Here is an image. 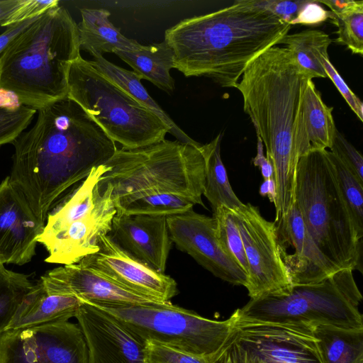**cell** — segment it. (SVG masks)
<instances>
[{
    "mask_svg": "<svg viewBox=\"0 0 363 363\" xmlns=\"http://www.w3.org/2000/svg\"><path fill=\"white\" fill-rule=\"evenodd\" d=\"M34 125L12 143L9 177L43 224L55 201L117 151L116 143L66 97L37 111Z\"/></svg>",
    "mask_w": 363,
    "mask_h": 363,
    "instance_id": "obj_1",
    "label": "cell"
},
{
    "mask_svg": "<svg viewBox=\"0 0 363 363\" xmlns=\"http://www.w3.org/2000/svg\"><path fill=\"white\" fill-rule=\"evenodd\" d=\"M291 26L252 0H240L180 21L165 30L164 41L174 52V68L185 77L235 88L247 65L277 45Z\"/></svg>",
    "mask_w": 363,
    "mask_h": 363,
    "instance_id": "obj_2",
    "label": "cell"
},
{
    "mask_svg": "<svg viewBox=\"0 0 363 363\" xmlns=\"http://www.w3.org/2000/svg\"><path fill=\"white\" fill-rule=\"evenodd\" d=\"M285 48L273 46L246 67L237 88L244 111L250 116L274 169L276 185L275 219L285 217L295 203L298 157L295 130L307 82Z\"/></svg>",
    "mask_w": 363,
    "mask_h": 363,
    "instance_id": "obj_3",
    "label": "cell"
},
{
    "mask_svg": "<svg viewBox=\"0 0 363 363\" xmlns=\"http://www.w3.org/2000/svg\"><path fill=\"white\" fill-rule=\"evenodd\" d=\"M80 55L77 24L62 6L41 15L0 58V89L38 111L67 97L68 74Z\"/></svg>",
    "mask_w": 363,
    "mask_h": 363,
    "instance_id": "obj_4",
    "label": "cell"
},
{
    "mask_svg": "<svg viewBox=\"0 0 363 363\" xmlns=\"http://www.w3.org/2000/svg\"><path fill=\"white\" fill-rule=\"evenodd\" d=\"M201 146L163 140L133 150L118 149L104 164L99 186H112V199L135 198L150 192L180 196L206 208L205 160Z\"/></svg>",
    "mask_w": 363,
    "mask_h": 363,
    "instance_id": "obj_5",
    "label": "cell"
},
{
    "mask_svg": "<svg viewBox=\"0 0 363 363\" xmlns=\"http://www.w3.org/2000/svg\"><path fill=\"white\" fill-rule=\"evenodd\" d=\"M294 197L304 225L323 255L340 269H359L362 240L328 150L311 151L298 158Z\"/></svg>",
    "mask_w": 363,
    "mask_h": 363,
    "instance_id": "obj_6",
    "label": "cell"
},
{
    "mask_svg": "<svg viewBox=\"0 0 363 363\" xmlns=\"http://www.w3.org/2000/svg\"><path fill=\"white\" fill-rule=\"evenodd\" d=\"M352 272L340 269L320 282L250 299L238 313L262 321L363 329L362 296Z\"/></svg>",
    "mask_w": 363,
    "mask_h": 363,
    "instance_id": "obj_7",
    "label": "cell"
},
{
    "mask_svg": "<svg viewBox=\"0 0 363 363\" xmlns=\"http://www.w3.org/2000/svg\"><path fill=\"white\" fill-rule=\"evenodd\" d=\"M67 98L115 143L133 150L159 143L169 128L79 55L70 67Z\"/></svg>",
    "mask_w": 363,
    "mask_h": 363,
    "instance_id": "obj_8",
    "label": "cell"
},
{
    "mask_svg": "<svg viewBox=\"0 0 363 363\" xmlns=\"http://www.w3.org/2000/svg\"><path fill=\"white\" fill-rule=\"evenodd\" d=\"M93 305V304H91ZM107 312L143 342L208 358L221 348L235 320H211L170 301L143 305H93Z\"/></svg>",
    "mask_w": 363,
    "mask_h": 363,
    "instance_id": "obj_9",
    "label": "cell"
},
{
    "mask_svg": "<svg viewBox=\"0 0 363 363\" xmlns=\"http://www.w3.org/2000/svg\"><path fill=\"white\" fill-rule=\"evenodd\" d=\"M211 363H325L310 325L262 321L239 315Z\"/></svg>",
    "mask_w": 363,
    "mask_h": 363,
    "instance_id": "obj_10",
    "label": "cell"
},
{
    "mask_svg": "<svg viewBox=\"0 0 363 363\" xmlns=\"http://www.w3.org/2000/svg\"><path fill=\"white\" fill-rule=\"evenodd\" d=\"M102 195L72 196L49 213L38 242L48 252L46 262L69 265L99 250V239L111 229L116 208L112 186L99 187Z\"/></svg>",
    "mask_w": 363,
    "mask_h": 363,
    "instance_id": "obj_11",
    "label": "cell"
},
{
    "mask_svg": "<svg viewBox=\"0 0 363 363\" xmlns=\"http://www.w3.org/2000/svg\"><path fill=\"white\" fill-rule=\"evenodd\" d=\"M248 264L246 289L250 299L279 293L292 286L280 257L274 222L265 219L250 203L230 209Z\"/></svg>",
    "mask_w": 363,
    "mask_h": 363,
    "instance_id": "obj_12",
    "label": "cell"
},
{
    "mask_svg": "<svg viewBox=\"0 0 363 363\" xmlns=\"http://www.w3.org/2000/svg\"><path fill=\"white\" fill-rule=\"evenodd\" d=\"M0 363H89L78 324L56 322L0 333Z\"/></svg>",
    "mask_w": 363,
    "mask_h": 363,
    "instance_id": "obj_13",
    "label": "cell"
},
{
    "mask_svg": "<svg viewBox=\"0 0 363 363\" xmlns=\"http://www.w3.org/2000/svg\"><path fill=\"white\" fill-rule=\"evenodd\" d=\"M167 221L170 238L178 249L215 277L246 288L247 276L222 249L213 217L196 213L192 208L184 213L167 216Z\"/></svg>",
    "mask_w": 363,
    "mask_h": 363,
    "instance_id": "obj_14",
    "label": "cell"
},
{
    "mask_svg": "<svg viewBox=\"0 0 363 363\" xmlns=\"http://www.w3.org/2000/svg\"><path fill=\"white\" fill-rule=\"evenodd\" d=\"M99 247L97 252L78 263L133 291L161 302H169L178 294L177 284L173 278L134 257L108 235L100 238Z\"/></svg>",
    "mask_w": 363,
    "mask_h": 363,
    "instance_id": "obj_15",
    "label": "cell"
},
{
    "mask_svg": "<svg viewBox=\"0 0 363 363\" xmlns=\"http://www.w3.org/2000/svg\"><path fill=\"white\" fill-rule=\"evenodd\" d=\"M89 363H148L145 343L107 312L82 302L75 315Z\"/></svg>",
    "mask_w": 363,
    "mask_h": 363,
    "instance_id": "obj_16",
    "label": "cell"
},
{
    "mask_svg": "<svg viewBox=\"0 0 363 363\" xmlns=\"http://www.w3.org/2000/svg\"><path fill=\"white\" fill-rule=\"evenodd\" d=\"M274 223L279 252L292 285L315 284L340 269L320 252L295 203L285 217Z\"/></svg>",
    "mask_w": 363,
    "mask_h": 363,
    "instance_id": "obj_17",
    "label": "cell"
},
{
    "mask_svg": "<svg viewBox=\"0 0 363 363\" xmlns=\"http://www.w3.org/2000/svg\"><path fill=\"white\" fill-rule=\"evenodd\" d=\"M50 294L72 295L93 305L129 306L161 302L133 291L79 263L63 265L40 277Z\"/></svg>",
    "mask_w": 363,
    "mask_h": 363,
    "instance_id": "obj_18",
    "label": "cell"
},
{
    "mask_svg": "<svg viewBox=\"0 0 363 363\" xmlns=\"http://www.w3.org/2000/svg\"><path fill=\"white\" fill-rule=\"evenodd\" d=\"M44 226L6 177L0 183L1 262L17 265L29 262Z\"/></svg>",
    "mask_w": 363,
    "mask_h": 363,
    "instance_id": "obj_19",
    "label": "cell"
},
{
    "mask_svg": "<svg viewBox=\"0 0 363 363\" xmlns=\"http://www.w3.org/2000/svg\"><path fill=\"white\" fill-rule=\"evenodd\" d=\"M107 235L134 257L164 273L173 243L167 217L116 213Z\"/></svg>",
    "mask_w": 363,
    "mask_h": 363,
    "instance_id": "obj_20",
    "label": "cell"
},
{
    "mask_svg": "<svg viewBox=\"0 0 363 363\" xmlns=\"http://www.w3.org/2000/svg\"><path fill=\"white\" fill-rule=\"evenodd\" d=\"M332 107L323 101L312 79L303 92L295 130L297 157L313 150L330 149L337 131Z\"/></svg>",
    "mask_w": 363,
    "mask_h": 363,
    "instance_id": "obj_21",
    "label": "cell"
},
{
    "mask_svg": "<svg viewBox=\"0 0 363 363\" xmlns=\"http://www.w3.org/2000/svg\"><path fill=\"white\" fill-rule=\"evenodd\" d=\"M82 303L74 296L47 293L40 280L23 297L4 330L68 321Z\"/></svg>",
    "mask_w": 363,
    "mask_h": 363,
    "instance_id": "obj_22",
    "label": "cell"
},
{
    "mask_svg": "<svg viewBox=\"0 0 363 363\" xmlns=\"http://www.w3.org/2000/svg\"><path fill=\"white\" fill-rule=\"evenodd\" d=\"M82 20L77 24L79 48L94 58L116 50H135L143 45L124 36L109 20L111 13L105 9L80 10Z\"/></svg>",
    "mask_w": 363,
    "mask_h": 363,
    "instance_id": "obj_23",
    "label": "cell"
},
{
    "mask_svg": "<svg viewBox=\"0 0 363 363\" xmlns=\"http://www.w3.org/2000/svg\"><path fill=\"white\" fill-rule=\"evenodd\" d=\"M114 53L129 65L141 79L167 92L174 89V80L170 75V69L174 68V52L164 40L143 45L135 50H116Z\"/></svg>",
    "mask_w": 363,
    "mask_h": 363,
    "instance_id": "obj_24",
    "label": "cell"
},
{
    "mask_svg": "<svg viewBox=\"0 0 363 363\" xmlns=\"http://www.w3.org/2000/svg\"><path fill=\"white\" fill-rule=\"evenodd\" d=\"M89 62L111 82L159 117L169 128V133L174 136L177 140L194 146L201 145L182 130L150 96L142 84L141 79L133 71L120 67L104 57H98L94 58V60H89Z\"/></svg>",
    "mask_w": 363,
    "mask_h": 363,
    "instance_id": "obj_25",
    "label": "cell"
},
{
    "mask_svg": "<svg viewBox=\"0 0 363 363\" xmlns=\"http://www.w3.org/2000/svg\"><path fill=\"white\" fill-rule=\"evenodd\" d=\"M332 42L330 36L322 30H305L286 34L277 45H286L285 48L300 69L312 79L327 77L322 60L328 55V49Z\"/></svg>",
    "mask_w": 363,
    "mask_h": 363,
    "instance_id": "obj_26",
    "label": "cell"
},
{
    "mask_svg": "<svg viewBox=\"0 0 363 363\" xmlns=\"http://www.w3.org/2000/svg\"><path fill=\"white\" fill-rule=\"evenodd\" d=\"M222 136L220 133L210 143L201 146L205 160V185L203 195L211 203L213 211L220 206L233 209L243 204L231 187L226 169L221 160Z\"/></svg>",
    "mask_w": 363,
    "mask_h": 363,
    "instance_id": "obj_27",
    "label": "cell"
},
{
    "mask_svg": "<svg viewBox=\"0 0 363 363\" xmlns=\"http://www.w3.org/2000/svg\"><path fill=\"white\" fill-rule=\"evenodd\" d=\"M313 333L325 363H363V329L317 326Z\"/></svg>",
    "mask_w": 363,
    "mask_h": 363,
    "instance_id": "obj_28",
    "label": "cell"
},
{
    "mask_svg": "<svg viewBox=\"0 0 363 363\" xmlns=\"http://www.w3.org/2000/svg\"><path fill=\"white\" fill-rule=\"evenodd\" d=\"M113 202L118 213L165 217L184 213L194 205L184 197L164 192H150Z\"/></svg>",
    "mask_w": 363,
    "mask_h": 363,
    "instance_id": "obj_29",
    "label": "cell"
},
{
    "mask_svg": "<svg viewBox=\"0 0 363 363\" xmlns=\"http://www.w3.org/2000/svg\"><path fill=\"white\" fill-rule=\"evenodd\" d=\"M338 186L349 211L357 237H363V182L337 157L328 150Z\"/></svg>",
    "mask_w": 363,
    "mask_h": 363,
    "instance_id": "obj_30",
    "label": "cell"
},
{
    "mask_svg": "<svg viewBox=\"0 0 363 363\" xmlns=\"http://www.w3.org/2000/svg\"><path fill=\"white\" fill-rule=\"evenodd\" d=\"M332 23L337 26L335 42L346 45L352 53L363 54V1H352L348 8L338 13L329 11Z\"/></svg>",
    "mask_w": 363,
    "mask_h": 363,
    "instance_id": "obj_31",
    "label": "cell"
},
{
    "mask_svg": "<svg viewBox=\"0 0 363 363\" xmlns=\"http://www.w3.org/2000/svg\"><path fill=\"white\" fill-rule=\"evenodd\" d=\"M33 284L24 274L0 270V333L4 331L19 303Z\"/></svg>",
    "mask_w": 363,
    "mask_h": 363,
    "instance_id": "obj_32",
    "label": "cell"
},
{
    "mask_svg": "<svg viewBox=\"0 0 363 363\" xmlns=\"http://www.w3.org/2000/svg\"><path fill=\"white\" fill-rule=\"evenodd\" d=\"M216 235L223 251L246 273L248 264L243 243L231 210L225 206L213 211Z\"/></svg>",
    "mask_w": 363,
    "mask_h": 363,
    "instance_id": "obj_33",
    "label": "cell"
},
{
    "mask_svg": "<svg viewBox=\"0 0 363 363\" xmlns=\"http://www.w3.org/2000/svg\"><path fill=\"white\" fill-rule=\"evenodd\" d=\"M37 111L23 105L0 107V146L11 143L32 122Z\"/></svg>",
    "mask_w": 363,
    "mask_h": 363,
    "instance_id": "obj_34",
    "label": "cell"
},
{
    "mask_svg": "<svg viewBox=\"0 0 363 363\" xmlns=\"http://www.w3.org/2000/svg\"><path fill=\"white\" fill-rule=\"evenodd\" d=\"M145 343L148 363H211L206 357L183 352L153 341Z\"/></svg>",
    "mask_w": 363,
    "mask_h": 363,
    "instance_id": "obj_35",
    "label": "cell"
},
{
    "mask_svg": "<svg viewBox=\"0 0 363 363\" xmlns=\"http://www.w3.org/2000/svg\"><path fill=\"white\" fill-rule=\"evenodd\" d=\"M329 151L337 157L363 182L362 156L337 130Z\"/></svg>",
    "mask_w": 363,
    "mask_h": 363,
    "instance_id": "obj_36",
    "label": "cell"
},
{
    "mask_svg": "<svg viewBox=\"0 0 363 363\" xmlns=\"http://www.w3.org/2000/svg\"><path fill=\"white\" fill-rule=\"evenodd\" d=\"M58 0H23V3L5 21L0 23L2 27H8L16 23L40 16L48 10L59 6Z\"/></svg>",
    "mask_w": 363,
    "mask_h": 363,
    "instance_id": "obj_37",
    "label": "cell"
},
{
    "mask_svg": "<svg viewBox=\"0 0 363 363\" xmlns=\"http://www.w3.org/2000/svg\"><path fill=\"white\" fill-rule=\"evenodd\" d=\"M323 65L328 77L334 83L338 91L343 96L351 109L357 115L359 119L363 120V104L360 99L352 91L347 84L340 77L336 69L330 61L329 56L325 55L323 58Z\"/></svg>",
    "mask_w": 363,
    "mask_h": 363,
    "instance_id": "obj_38",
    "label": "cell"
},
{
    "mask_svg": "<svg viewBox=\"0 0 363 363\" xmlns=\"http://www.w3.org/2000/svg\"><path fill=\"white\" fill-rule=\"evenodd\" d=\"M306 2V1L252 0L255 6L269 11L290 25Z\"/></svg>",
    "mask_w": 363,
    "mask_h": 363,
    "instance_id": "obj_39",
    "label": "cell"
},
{
    "mask_svg": "<svg viewBox=\"0 0 363 363\" xmlns=\"http://www.w3.org/2000/svg\"><path fill=\"white\" fill-rule=\"evenodd\" d=\"M328 17L329 11L325 10L318 1H306L291 25H318L325 21Z\"/></svg>",
    "mask_w": 363,
    "mask_h": 363,
    "instance_id": "obj_40",
    "label": "cell"
},
{
    "mask_svg": "<svg viewBox=\"0 0 363 363\" xmlns=\"http://www.w3.org/2000/svg\"><path fill=\"white\" fill-rule=\"evenodd\" d=\"M39 17L40 16L28 19L6 27V30L0 34V58L11 43Z\"/></svg>",
    "mask_w": 363,
    "mask_h": 363,
    "instance_id": "obj_41",
    "label": "cell"
},
{
    "mask_svg": "<svg viewBox=\"0 0 363 363\" xmlns=\"http://www.w3.org/2000/svg\"><path fill=\"white\" fill-rule=\"evenodd\" d=\"M257 155L252 159L255 166L258 167L264 179L274 178V169L269 160L264 156L263 151V143L261 138L257 135Z\"/></svg>",
    "mask_w": 363,
    "mask_h": 363,
    "instance_id": "obj_42",
    "label": "cell"
},
{
    "mask_svg": "<svg viewBox=\"0 0 363 363\" xmlns=\"http://www.w3.org/2000/svg\"><path fill=\"white\" fill-rule=\"evenodd\" d=\"M23 0H0V23L7 19Z\"/></svg>",
    "mask_w": 363,
    "mask_h": 363,
    "instance_id": "obj_43",
    "label": "cell"
},
{
    "mask_svg": "<svg viewBox=\"0 0 363 363\" xmlns=\"http://www.w3.org/2000/svg\"><path fill=\"white\" fill-rule=\"evenodd\" d=\"M259 193L262 196H267L269 201L274 203L277 193L274 178L264 179L259 186Z\"/></svg>",
    "mask_w": 363,
    "mask_h": 363,
    "instance_id": "obj_44",
    "label": "cell"
},
{
    "mask_svg": "<svg viewBox=\"0 0 363 363\" xmlns=\"http://www.w3.org/2000/svg\"><path fill=\"white\" fill-rule=\"evenodd\" d=\"M4 264H3V263L1 262V260H0V270H1L2 268H4Z\"/></svg>",
    "mask_w": 363,
    "mask_h": 363,
    "instance_id": "obj_45",
    "label": "cell"
}]
</instances>
